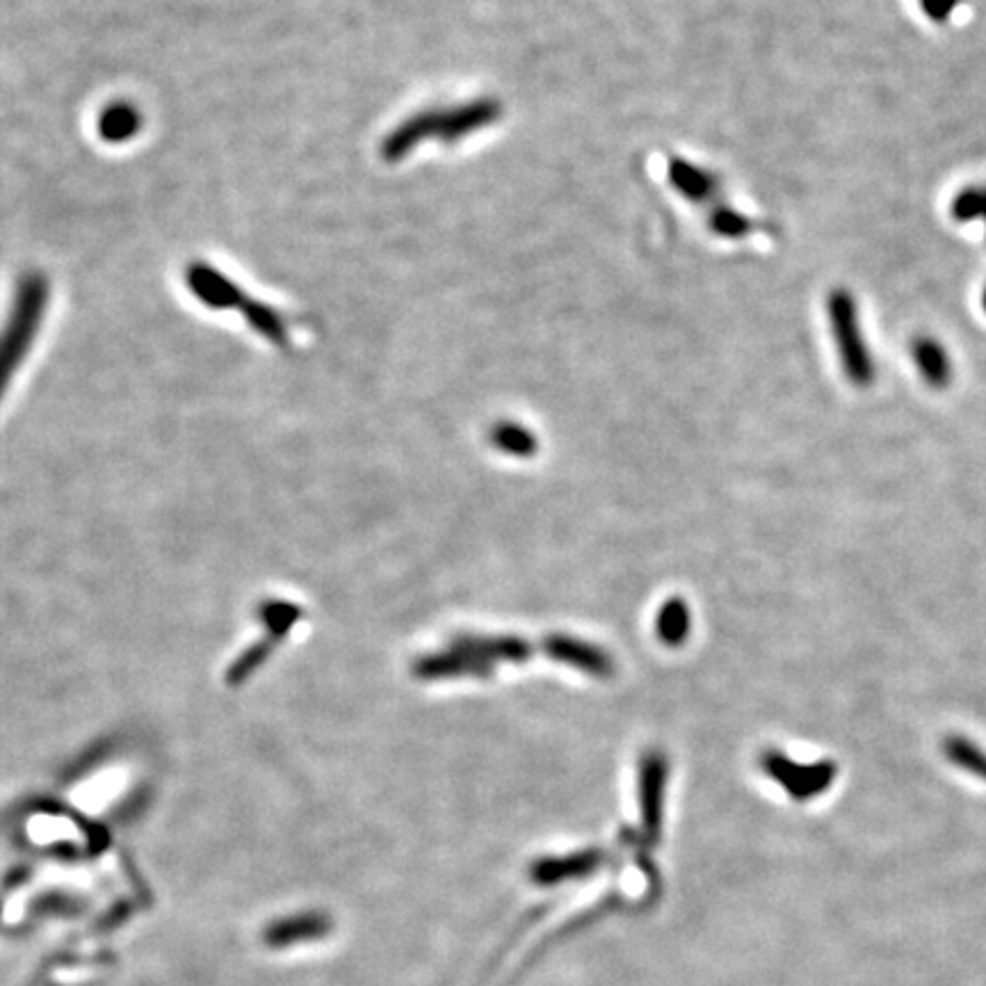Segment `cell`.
Returning <instances> with one entry per match:
<instances>
[{"label":"cell","mask_w":986,"mask_h":986,"mask_svg":"<svg viewBox=\"0 0 986 986\" xmlns=\"http://www.w3.org/2000/svg\"><path fill=\"white\" fill-rule=\"evenodd\" d=\"M500 115V106L496 100H477V104L464 106L460 110H448V112H420L414 115L412 119L404 121L402 126L384 140L382 144V156L387 161H400L409 154V151L427 140V138H441L446 142H454L462 140L464 135L479 131L483 126L496 121Z\"/></svg>","instance_id":"6da1fadb"},{"label":"cell","mask_w":986,"mask_h":986,"mask_svg":"<svg viewBox=\"0 0 986 986\" xmlns=\"http://www.w3.org/2000/svg\"><path fill=\"white\" fill-rule=\"evenodd\" d=\"M48 305V282L41 274H25L12 305L8 324L0 334V395L5 393L19 364L28 354Z\"/></svg>","instance_id":"7a4b0ae2"},{"label":"cell","mask_w":986,"mask_h":986,"mask_svg":"<svg viewBox=\"0 0 986 986\" xmlns=\"http://www.w3.org/2000/svg\"><path fill=\"white\" fill-rule=\"evenodd\" d=\"M827 309L845 375L854 387H870L875 379V361L864 336L862 316H858L854 295L845 288H836L829 295Z\"/></svg>","instance_id":"3957f363"},{"label":"cell","mask_w":986,"mask_h":986,"mask_svg":"<svg viewBox=\"0 0 986 986\" xmlns=\"http://www.w3.org/2000/svg\"><path fill=\"white\" fill-rule=\"evenodd\" d=\"M761 765H763L765 774H770L776 783H781V788L799 801L813 799V797L827 793L833 779H836V774H839L836 765H833L831 761L801 765L779 751L763 753Z\"/></svg>","instance_id":"277c9868"},{"label":"cell","mask_w":986,"mask_h":986,"mask_svg":"<svg viewBox=\"0 0 986 986\" xmlns=\"http://www.w3.org/2000/svg\"><path fill=\"white\" fill-rule=\"evenodd\" d=\"M450 646L477 657L494 669L498 663H527L533 661L537 651H542L539 644L510 635H460L450 642Z\"/></svg>","instance_id":"5b68a950"},{"label":"cell","mask_w":986,"mask_h":986,"mask_svg":"<svg viewBox=\"0 0 986 986\" xmlns=\"http://www.w3.org/2000/svg\"><path fill=\"white\" fill-rule=\"evenodd\" d=\"M665 783H667V758L657 751L646 753L640 768V804H642V829L649 841H655L661 836Z\"/></svg>","instance_id":"8992f818"},{"label":"cell","mask_w":986,"mask_h":986,"mask_svg":"<svg viewBox=\"0 0 986 986\" xmlns=\"http://www.w3.org/2000/svg\"><path fill=\"white\" fill-rule=\"evenodd\" d=\"M542 651L546 655H550L553 661L571 665L580 672H587L596 678H610L615 674V661L610 657V653H605L603 649L580 642L575 638H567V635H553L546 638L542 644Z\"/></svg>","instance_id":"52a82bcc"},{"label":"cell","mask_w":986,"mask_h":986,"mask_svg":"<svg viewBox=\"0 0 986 986\" xmlns=\"http://www.w3.org/2000/svg\"><path fill=\"white\" fill-rule=\"evenodd\" d=\"M605 862H608V854L601 850H585L569 856L542 858V862L530 868V877H533L535 883H542V887H555V883L562 881L583 879L596 872Z\"/></svg>","instance_id":"ba28073f"},{"label":"cell","mask_w":986,"mask_h":986,"mask_svg":"<svg viewBox=\"0 0 986 986\" xmlns=\"http://www.w3.org/2000/svg\"><path fill=\"white\" fill-rule=\"evenodd\" d=\"M188 286L211 309H238V311H242V307L247 305V299H249V297H245V293L231 280H226L222 272H217L215 268H211L206 263L190 265V270H188Z\"/></svg>","instance_id":"9c48e42d"},{"label":"cell","mask_w":986,"mask_h":986,"mask_svg":"<svg viewBox=\"0 0 986 986\" xmlns=\"http://www.w3.org/2000/svg\"><path fill=\"white\" fill-rule=\"evenodd\" d=\"M494 672V667L485 665L477 657L462 653L458 649H448L443 653H429L423 655L420 661H416L414 665V674L418 678L425 680H435V678H462V676H473V678H487Z\"/></svg>","instance_id":"30bf717a"},{"label":"cell","mask_w":986,"mask_h":986,"mask_svg":"<svg viewBox=\"0 0 986 986\" xmlns=\"http://www.w3.org/2000/svg\"><path fill=\"white\" fill-rule=\"evenodd\" d=\"M912 359L916 361L918 372L931 389H948L952 382V359L946 349V345L931 336H918L912 343Z\"/></svg>","instance_id":"8fae6325"},{"label":"cell","mask_w":986,"mask_h":986,"mask_svg":"<svg viewBox=\"0 0 986 986\" xmlns=\"http://www.w3.org/2000/svg\"><path fill=\"white\" fill-rule=\"evenodd\" d=\"M140 123H142V117H140L138 108L119 100V104H112L104 112H100L98 133L106 142L119 144V142L131 140L140 131Z\"/></svg>","instance_id":"7c38bea8"},{"label":"cell","mask_w":986,"mask_h":986,"mask_svg":"<svg viewBox=\"0 0 986 986\" xmlns=\"http://www.w3.org/2000/svg\"><path fill=\"white\" fill-rule=\"evenodd\" d=\"M669 179L676 190H680L682 194L694 201L715 197V192H717V183H715L713 174H708L705 169L690 165V163H682V161H672Z\"/></svg>","instance_id":"4fadbf2b"},{"label":"cell","mask_w":986,"mask_h":986,"mask_svg":"<svg viewBox=\"0 0 986 986\" xmlns=\"http://www.w3.org/2000/svg\"><path fill=\"white\" fill-rule=\"evenodd\" d=\"M655 630L661 640L669 646H678L686 642L688 633H690V613L688 605L682 603L680 598H672L665 603V608L657 615L655 621Z\"/></svg>","instance_id":"5bb4252c"},{"label":"cell","mask_w":986,"mask_h":986,"mask_svg":"<svg viewBox=\"0 0 986 986\" xmlns=\"http://www.w3.org/2000/svg\"><path fill=\"white\" fill-rule=\"evenodd\" d=\"M943 753L959 770L986 781V751L964 736H950L943 740Z\"/></svg>","instance_id":"9a60e30c"},{"label":"cell","mask_w":986,"mask_h":986,"mask_svg":"<svg viewBox=\"0 0 986 986\" xmlns=\"http://www.w3.org/2000/svg\"><path fill=\"white\" fill-rule=\"evenodd\" d=\"M242 313H245L247 322L254 326L259 334H263L265 338H270L274 343H286V324H284L282 316L274 309H270L268 305H263V301L247 299V305L242 307Z\"/></svg>","instance_id":"2e32d148"},{"label":"cell","mask_w":986,"mask_h":986,"mask_svg":"<svg viewBox=\"0 0 986 986\" xmlns=\"http://www.w3.org/2000/svg\"><path fill=\"white\" fill-rule=\"evenodd\" d=\"M491 443L502 452L516 454V458H527V454H533L537 450L535 435L527 432L525 427L512 423H500L491 432Z\"/></svg>","instance_id":"e0dca14e"},{"label":"cell","mask_w":986,"mask_h":986,"mask_svg":"<svg viewBox=\"0 0 986 986\" xmlns=\"http://www.w3.org/2000/svg\"><path fill=\"white\" fill-rule=\"evenodd\" d=\"M950 213L957 222L982 219L986 224V186H969L957 192Z\"/></svg>","instance_id":"ac0fdd59"},{"label":"cell","mask_w":986,"mask_h":986,"mask_svg":"<svg viewBox=\"0 0 986 986\" xmlns=\"http://www.w3.org/2000/svg\"><path fill=\"white\" fill-rule=\"evenodd\" d=\"M711 226L715 234L726 236V238H738V236H745L747 231H751L749 219L728 211V209H722L720 213H715L711 219Z\"/></svg>","instance_id":"d6986e66"},{"label":"cell","mask_w":986,"mask_h":986,"mask_svg":"<svg viewBox=\"0 0 986 986\" xmlns=\"http://www.w3.org/2000/svg\"><path fill=\"white\" fill-rule=\"evenodd\" d=\"M957 5H959V0H920L923 12L934 23L950 21V16L957 10Z\"/></svg>","instance_id":"ffe728a7"},{"label":"cell","mask_w":986,"mask_h":986,"mask_svg":"<svg viewBox=\"0 0 986 986\" xmlns=\"http://www.w3.org/2000/svg\"><path fill=\"white\" fill-rule=\"evenodd\" d=\"M982 309H984V313H986V286H984V290H982Z\"/></svg>","instance_id":"44dd1931"}]
</instances>
